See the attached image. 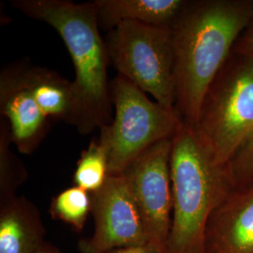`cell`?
I'll return each mask as SVG.
<instances>
[{
	"label": "cell",
	"mask_w": 253,
	"mask_h": 253,
	"mask_svg": "<svg viewBox=\"0 0 253 253\" xmlns=\"http://www.w3.org/2000/svg\"><path fill=\"white\" fill-rule=\"evenodd\" d=\"M116 115L100 127V144L107 151L109 175H118L152 145L175 135L184 122L176 109L163 107L118 74L110 85Z\"/></svg>",
	"instance_id": "5b68a950"
},
{
	"label": "cell",
	"mask_w": 253,
	"mask_h": 253,
	"mask_svg": "<svg viewBox=\"0 0 253 253\" xmlns=\"http://www.w3.org/2000/svg\"><path fill=\"white\" fill-rule=\"evenodd\" d=\"M217 165L226 166L253 133V59L232 52L211 83L193 128Z\"/></svg>",
	"instance_id": "277c9868"
},
{
	"label": "cell",
	"mask_w": 253,
	"mask_h": 253,
	"mask_svg": "<svg viewBox=\"0 0 253 253\" xmlns=\"http://www.w3.org/2000/svg\"><path fill=\"white\" fill-rule=\"evenodd\" d=\"M104 253H162V252L154 245L148 243L142 246L119 248Z\"/></svg>",
	"instance_id": "d6986e66"
},
{
	"label": "cell",
	"mask_w": 253,
	"mask_h": 253,
	"mask_svg": "<svg viewBox=\"0 0 253 253\" xmlns=\"http://www.w3.org/2000/svg\"><path fill=\"white\" fill-rule=\"evenodd\" d=\"M235 190L253 186V133L226 165Z\"/></svg>",
	"instance_id": "e0dca14e"
},
{
	"label": "cell",
	"mask_w": 253,
	"mask_h": 253,
	"mask_svg": "<svg viewBox=\"0 0 253 253\" xmlns=\"http://www.w3.org/2000/svg\"><path fill=\"white\" fill-rule=\"evenodd\" d=\"M253 19V0H193L173 22L175 109L186 126L197 125L207 91Z\"/></svg>",
	"instance_id": "6da1fadb"
},
{
	"label": "cell",
	"mask_w": 253,
	"mask_h": 253,
	"mask_svg": "<svg viewBox=\"0 0 253 253\" xmlns=\"http://www.w3.org/2000/svg\"><path fill=\"white\" fill-rule=\"evenodd\" d=\"M205 253H253V186L235 190L208 219Z\"/></svg>",
	"instance_id": "30bf717a"
},
{
	"label": "cell",
	"mask_w": 253,
	"mask_h": 253,
	"mask_svg": "<svg viewBox=\"0 0 253 253\" xmlns=\"http://www.w3.org/2000/svg\"><path fill=\"white\" fill-rule=\"evenodd\" d=\"M44 228L36 207L16 195L1 201L0 253H35L44 244Z\"/></svg>",
	"instance_id": "8fae6325"
},
{
	"label": "cell",
	"mask_w": 253,
	"mask_h": 253,
	"mask_svg": "<svg viewBox=\"0 0 253 253\" xmlns=\"http://www.w3.org/2000/svg\"><path fill=\"white\" fill-rule=\"evenodd\" d=\"M109 60L141 90L168 109H175L174 49L171 27L123 22L109 31Z\"/></svg>",
	"instance_id": "8992f818"
},
{
	"label": "cell",
	"mask_w": 253,
	"mask_h": 253,
	"mask_svg": "<svg viewBox=\"0 0 253 253\" xmlns=\"http://www.w3.org/2000/svg\"><path fill=\"white\" fill-rule=\"evenodd\" d=\"M92 212L91 193L73 186L54 196L50 205V214L54 219L81 232Z\"/></svg>",
	"instance_id": "9a60e30c"
},
{
	"label": "cell",
	"mask_w": 253,
	"mask_h": 253,
	"mask_svg": "<svg viewBox=\"0 0 253 253\" xmlns=\"http://www.w3.org/2000/svg\"><path fill=\"white\" fill-rule=\"evenodd\" d=\"M172 218L165 253H205V233L213 211L235 191L227 166L208 156L193 128L172 138Z\"/></svg>",
	"instance_id": "3957f363"
},
{
	"label": "cell",
	"mask_w": 253,
	"mask_h": 253,
	"mask_svg": "<svg viewBox=\"0 0 253 253\" xmlns=\"http://www.w3.org/2000/svg\"><path fill=\"white\" fill-rule=\"evenodd\" d=\"M10 5L30 18L43 22L61 37L72 57L75 78L74 126L84 135L109 124L111 92L109 57L100 35L95 3L69 0H12Z\"/></svg>",
	"instance_id": "7a4b0ae2"
},
{
	"label": "cell",
	"mask_w": 253,
	"mask_h": 253,
	"mask_svg": "<svg viewBox=\"0 0 253 253\" xmlns=\"http://www.w3.org/2000/svg\"><path fill=\"white\" fill-rule=\"evenodd\" d=\"M0 114L7 119L11 143L20 153H33L49 131L52 120L27 88L22 63L6 66L0 73Z\"/></svg>",
	"instance_id": "9c48e42d"
},
{
	"label": "cell",
	"mask_w": 253,
	"mask_h": 253,
	"mask_svg": "<svg viewBox=\"0 0 253 253\" xmlns=\"http://www.w3.org/2000/svg\"><path fill=\"white\" fill-rule=\"evenodd\" d=\"M22 70L27 88L46 116L74 126L76 106L73 82L43 67L22 63Z\"/></svg>",
	"instance_id": "4fadbf2b"
},
{
	"label": "cell",
	"mask_w": 253,
	"mask_h": 253,
	"mask_svg": "<svg viewBox=\"0 0 253 253\" xmlns=\"http://www.w3.org/2000/svg\"><path fill=\"white\" fill-rule=\"evenodd\" d=\"M109 177L108 156L100 141H92L81 154L73 174L74 186L94 193Z\"/></svg>",
	"instance_id": "5bb4252c"
},
{
	"label": "cell",
	"mask_w": 253,
	"mask_h": 253,
	"mask_svg": "<svg viewBox=\"0 0 253 253\" xmlns=\"http://www.w3.org/2000/svg\"><path fill=\"white\" fill-rule=\"evenodd\" d=\"M172 138L149 147L120 173L125 176L132 192L149 243L162 253H166L172 227Z\"/></svg>",
	"instance_id": "52a82bcc"
},
{
	"label": "cell",
	"mask_w": 253,
	"mask_h": 253,
	"mask_svg": "<svg viewBox=\"0 0 253 253\" xmlns=\"http://www.w3.org/2000/svg\"><path fill=\"white\" fill-rule=\"evenodd\" d=\"M91 197L94 233L80 244L83 253H104L149 243L144 220L123 174L109 175L104 186Z\"/></svg>",
	"instance_id": "ba28073f"
},
{
	"label": "cell",
	"mask_w": 253,
	"mask_h": 253,
	"mask_svg": "<svg viewBox=\"0 0 253 253\" xmlns=\"http://www.w3.org/2000/svg\"><path fill=\"white\" fill-rule=\"evenodd\" d=\"M35 253H56L48 245L43 244Z\"/></svg>",
	"instance_id": "ffe728a7"
},
{
	"label": "cell",
	"mask_w": 253,
	"mask_h": 253,
	"mask_svg": "<svg viewBox=\"0 0 253 253\" xmlns=\"http://www.w3.org/2000/svg\"><path fill=\"white\" fill-rule=\"evenodd\" d=\"M9 123L0 120V200L15 195V190L27 178V171L18 157L10 150Z\"/></svg>",
	"instance_id": "2e32d148"
},
{
	"label": "cell",
	"mask_w": 253,
	"mask_h": 253,
	"mask_svg": "<svg viewBox=\"0 0 253 253\" xmlns=\"http://www.w3.org/2000/svg\"><path fill=\"white\" fill-rule=\"evenodd\" d=\"M233 52L253 59V19L236 41Z\"/></svg>",
	"instance_id": "ac0fdd59"
},
{
	"label": "cell",
	"mask_w": 253,
	"mask_h": 253,
	"mask_svg": "<svg viewBox=\"0 0 253 253\" xmlns=\"http://www.w3.org/2000/svg\"><path fill=\"white\" fill-rule=\"evenodd\" d=\"M187 0H96L100 27L111 31L123 22L172 27Z\"/></svg>",
	"instance_id": "7c38bea8"
}]
</instances>
